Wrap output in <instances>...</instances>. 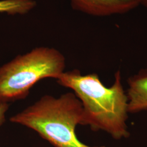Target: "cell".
<instances>
[{"instance_id": "6da1fadb", "label": "cell", "mask_w": 147, "mask_h": 147, "mask_svg": "<svg viewBox=\"0 0 147 147\" xmlns=\"http://www.w3.org/2000/svg\"><path fill=\"white\" fill-rule=\"evenodd\" d=\"M58 84L72 89L83 107L82 125L93 131L102 130L115 140L127 138L130 133L126 121L128 99L121 84V72L115 74V81L107 87L96 74L82 75L78 70L62 74Z\"/></svg>"}, {"instance_id": "7a4b0ae2", "label": "cell", "mask_w": 147, "mask_h": 147, "mask_svg": "<svg viewBox=\"0 0 147 147\" xmlns=\"http://www.w3.org/2000/svg\"><path fill=\"white\" fill-rule=\"evenodd\" d=\"M9 121L34 130L55 147H89L75 134L76 126L82 125L83 107L73 93L44 95Z\"/></svg>"}, {"instance_id": "3957f363", "label": "cell", "mask_w": 147, "mask_h": 147, "mask_svg": "<svg viewBox=\"0 0 147 147\" xmlns=\"http://www.w3.org/2000/svg\"><path fill=\"white\" fill-rule=\"evenodd\" d=\"M65 58L53 47H36L0 67V104L22 100L38 81L57 79L64 72Z\"/></svg>"}, {"instance_id": "277c9868", "label": "cell", "mask_w": 147, "mask_h": 147, "mask_svg": "<svg viewBox=\"0 0 147 147\" xmlns=\"http://www.w3.org/2000/svg\"><path fill=\"white\" fill-rule=\"evenodd\" d=\"M73 9L90 16H109L126 14L139 4L137 0H70Z\"/></svg>"}, {"instance_id": "5b68a950", "label": "cell", "mask_w": 147, "mask_h": 147, "mask_svg": "<svg viewBox=\"0 0 147 147\" xmlns=\"http://www.w3.org/2000/svg\"><path fill=\"white\" fill-rule=\"evenodd\" d=\"M128 112L137 113L147 110V69L128 79Z\"/></svg>"}, {"instance_id": "8992f818", "label": "cell", "mask_w": 147, "mask_h": 147, "mask_svg": "<svg viewBox=\"0 0 147 147\" xmlns=\"http://www.w3.org/2000/svg\"><path fill=\"white\" fill-rule=\"evenodd\" d=\"M36 6L35 0H0V13L9 15H24Z\"/></svg>"}, {"instance_id": "52a82bcc", "label": "cell", "mask_w": 147, "mask_h": 147, "mask_svg": "<svg viewBox=\"0 0 147 147\" xmlns=\"http://www.w3.org/2000/svg\"><path fill=\"white\" fill-rule=\"evenodd\" d=\"M9 104H0V126L5 121V113L8 110Z\"/></svg>"}, {"instance_id": "ba28073f", "label": "cell", "mask_w": 147, "mask_h": 147, "mask_svg": "<svg viewBox=\"0 0 147 147\" xmlns=\"http://www.w3.org/2000/svg\"><path fill=\"white\" fill-rule=\"evenodd\" d=\"M139 5H143L147 8V0H137Z\"/></svg>"}, {"instance_id": "9c48e42d", "label": "cell", "mask_w": 147, "mask_h": 147, "mask_svg": "<svg viewBox=\"0 0 147 147\" xmlns=\"http://www.w3.org/2000/svg\"><path fill=\"white\" fill-rule=\"evenodd\" d=\"M104 147V146H101V147Z\"/></svg>"}]
</instances>
